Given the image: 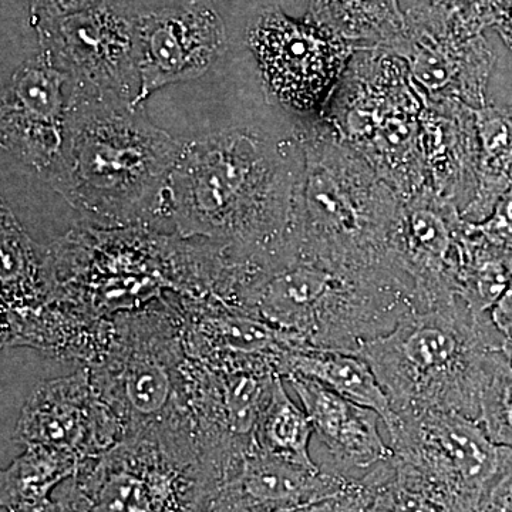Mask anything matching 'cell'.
I'll use <instances>...</instances> for the list:
<instances>
[{
    "label": "cell",
    "mask_w": 512,
    "mask_h": 512,
    "mask_svg": "<svg viewBox=\"0 0 512 512\" xmlns=\"http://www.w3.org/2000/svg\"><path fill=\"white\" fill-rule=\"evenodd\" d=\"M505 340L491 313L457 299L414 309L357 355L372 366L393 413L437 410L477 420L485 365Z\"/></svg>",
    "instance_id": "6"
},
{
    "label": "cell",
    "mask_w": 512,
    "mask_h": 512,
    "mask_svg": "<svg viewBox=\"0 0 512 512\" xmlns=\"http://www.w3.org/2000/svg\"><path fill=\"white\" fill-rule=\"evenodd\" d=\"M239 308L301 348L357 353L417 309L412 282L389 271L276 255L249 279Z\"/></svg>",
    "instance_id": "4"
},
{
    "label": "cell",
    "mask_w": 512,
    "mask_h": 512,
    "mask_svg": "<svg viewBox=\"0 0 512 512\" xmlns=\"http://www.w3.org/2000/svg\"><path fill=\"white\" fill-rule=\"evenodd\" d=\"M89 370L124 439L151 437L201 457L194 410L201 363L188 355L165 299L114 316L109 348Z\"/></svg>",
    "instance_id": "5"
},
{
    "label": "cell",
    "mask_w": 512,
    "mask_h": 512,
    "mask_svg": "<svg viewBox=\"0 0 512 512\" xmlns=\"http://www.w3.org/2000/svg\"><path fill=\"white\" fill-rule=\"evenodd\" d=\"M227 50V30L217 10L192 0L178 8L138 15L136 63L140 90L134 106L170 84L198 79Z\"/></svg>",
    "instance_id": "14"
},
{
    "label": "cell",
    "mask_w": 512,
    "mask_h": 512,
    "mask_svg": "<svg viewBox=\"0 0 512 512\" xmlns=\"http://www.w3.org/2000/svg\"><path fill=\"white\" fill-rule=\"evenodd\" d=\"M476 421L494 443L512 448V360L504 348L488 357Z\"/></svg>",
    "instance_id": "29"
},
{
    "label": "cell",
    "mask_w": 512,
    "mask_h": 512,
    "mask_svg": "<svg viewBox=\"0 0 512 512\" xmlns=\"http://www.w3.org/2000/svg\"><path fill=\"white\" fill-rule=\"evenodd\" d=\"M453 10L454 15L471 33H483L494 28L498 19L510 8L512 0H439Z\"/></svg>",
    "instance_id": "30"
},
{
    "label": "cell",
    "mask_w": 512,
    "mask_h": 512,
    "mask_svg": "<svg viewBox=\"0 0 512 512\" xmlns=\"http://www.w3.org/2000/svg\"><path fill=\"white\" fill-rule=\"evenodd\" d=\"M56 498H57V497H56ZM60 501H62V500H60ZM62 503H63V501H62ZM63 505H64V508H66V511H67V512H73L72 510H69V508H67V505H66V504H64V503H63Z\"/></svg>",
    "instance_id": "35"
},
{
    "label": "cell",
    "mask_w": 512,
    "mask_h": 512,
    "mask_svg": "<svg viewBox=\"0 0 512 512\" xmlns=\"http://www.w3.org/2000/svg\"><path fill=\"white\" fill-rule=\"evenodd\" d=\"M357 512H451L429 484L396 457L359 478Z\"/></svg>",
    "instance_id": "26"
},
{
    "label": "cell",
    "mask_w": 512,
    "mask_h": 512,
    "mask_svg": "<svg viewBox=\"0 0 512 512\" xmlns=\"http://www.w3.org/2000/svg\"><path fill=\"white\" fill-rule=\"evenodd\" d=\"M423 97L419 144L427 185L463 211L477 188L480 141L474 107L454 97Z\"/></svg>",
    "instance_id": "19"
},
{
    "label": "cell",
    "mask_w": 512,
    "mask_h": 512,
    "mask_svg": "<svg viewBox=\"0 0 512 512\" xmlns=\"http://www.w3.org/2000/svg\"><path fill=\"white\" fill-rule=\"evenodd\" d=\"M467 222L457 202L429 185L403 201L397 232V262L416 292L417 309L457 301V276Z\"/></svg>",
    "instance_id": "16"
},
{
    "label": "cell",
    "mask_w": 512,
    "mask_h": 512,
    "mask_svg": "<svg viewBox=\"0 0 512 512\" xmlns=\"http://www.w3.org/2000/svg\"><path fill=\"white\" fill-rule=\"evenodd\" d=\"M63 490L77 512H204L208 500L200 458L150 437L86 461Z\"/></svg>",
    "instance_id": "9"
},
{
    "label": "cell",
    "mask_w": 512,
    "mask_h": 512,
    "mask_svg": "<svg viewBox=\"0 0 512 512\" xmlns=\"http://www.w3.org/2000/svg\"><path fill=\"white\" fill-rule=\"evenodd\" d=\"M322 441L338 466L367 470L393 457L392 447L380 436V414L333 392L308 377H288Z\"/></svg>",
    "instance_id": "20"
},
{
    "label": "cell",
    "mask_w": 512,
    "mask_h": 512,
    "mask_svg": "<svg viewBox=\"0 0 512 512\" xmlns=\"http://www.w3.org/2000/svg\"><path fill=\"white\" fill-rule=\"evenodd\" d=\"M165 301L180 319L188 355L214 372L268 370L279 375L282 353L301 348L292 336L227 303L177 295Z\"/></svg>",
    "instance_id": "17"
},
{
    "label": "cell",
    "mask_w": 512,
    "mask_h": 512,
    "mask_svg": "<svg viewBox=\"0 0 512 512\" xmlns=\"http://www.w3.org/2000/svg\"><path fill=\"white\" fill-rule=\"evenodd\" d=\"M138 15L124 0H97L86 8L35 26L45 53L74 86L136 99Z\"/></svg>",
    "instance_id": "11"
},
{
    "label": "cell",
    "mask_w": 512,
    "mask_h": 512,
    "mask_svg": "<svg viewBox=\"0 0 512 512\" xmlns=\"http://www.w3.org/2000/svg\"><path fill=\"white\" fill-rule=\"evenodd\" d=\"M473 225L491 244L512 255V187L498 201L487 220Z\"/></svg>",
    "instance_id": "31"
},
{
    "label": "cell",
    "mask_w": 512,
    "mask_h": 512,
    "mask_svg": "<svg viewBox=\"0 0 512 512\" xmlns=\"http://www.w3.org/2000/svg\"><path fill=\"white\" fill-rule=\"evenodd\" d=\"M79 467L74 458L59 451L25 447V451L2 471L0 503L5 510H10L52 500L53 491L72 478Z\"/></svg>",
    "instance_id": "27"
},
{
    "label": "cell",
    "mask_w": 512,
    "mask_h": 512,
    "mask_svg": "<svg viewBox=\"0 0 512 512\" xmlns=\"http://www.w3.org/2000/svg\"><path fill=\"white\" fill-rule=\"evenodd\" d=\"M248 46L266 90L286 109H322L357 50L355 45L316 25L266 8L248 29Z\"/></svg>",
    "instance_id": "10"
},
{
    "label": "cell",
    "mask_w": 512,
    "mask_h": 512,
    "mask_svg": "<svg viewBox=\"0 0 512 512\" xmlns=\"http://www.w3.org/2000/svg\"><path fill=\"white\" fill-rule=\"evenodd\" d=\"M512 282V255L491 244L467 222L457 296L471 311L491 313Z\"/></svg>",
    "instance_id": "25"
},
{
    "label": "cell",
    "mask_w": 512,
    "mask_h": 512,
    "mask_svg": "<svg viewBox=\"0 0 512 512\" xmlns=\"http://www.w3.org/2000/svg\"><path fill=\"white\" fill-rule=\"evenodd\" d=\"M490 512H512V477L495 497Z\"/></svg>",
    "instance_id": "34"
},
{
    "label": "cell",
    "mask_w": 512,
    "mask_h": 512,
    "mask_svg": "<svg viewBox=\"0 0 512 512\" xmlns=\"http://www.w3.org/2000/svg\"><path fill=\"white\" fill-rule=\"evenodd\" d=\"M306 18L356 47L390 45L404 29L399 0H309Z\"/></svg>",
    "instance_id": "24"
},
{
    "label": "cell",
    "mask_w": 512,
    "mask_h": 512,
    "mask_svg": "<svg viewBox=\"0 0 512 512\" xmlns=\"http://www.w3.org/2000/svg\"><path fill=\"white\" fill-rule=\"evenodd\" d=\"M284 377H278L271 399L256 429V444L271 456L284 458L306 467H318L312 460V421L286 392Z\"/></svg>",
    "instance_id": "28"
},
{
    "label": "cell",
    "mask_w": 512,
    "mask_h": 512,
    "mask_svg": "<svg viewBox=\"0 0 512 512\" xmlns=\"http://www.w3.org/2000/svg\"><path fill=\"white\" fill-rule=\"evenodd\" d=\"M356 478L306 467L255 446L218 478L204 512H289L345 494Z\"/></svg>",
    "instance_id": "18"
},
{
    "label": "cell",
    "mask_w": 512,
    "mask_h": 512,
    "mask_svg": "<svg viewBox=\"0 0 512 512\" xmlns=\"http://www.w3.org/2000/svg\"><path fill=\"white\" fill-rule=\"evenodd\" d=\"M494 29L503 39L504 45L512 52V5L505 10L504 15L495 23Z\"/></svg>",
    "instance_id": "33"
},
{
    "label": "cell",
    "mask_w": 512,
    "mask_h": 512,
    "mask_svg": "<svg viewBox=\"0 0 512 512\" xmlns=\"http://www.w3.org/2000/svg\"><path fill=\"white\" fill-rule=\"evenodd\" d=\"M474 113L480 141L477 188L461 217L470 224H480L512 187V107L487 103Z\"/></svg>",
    "instance_id": "23"
},
{
    "label": "cell",
    "mask_w": 512,
    "mask_h": 512,
    "mask_svg": "<svg viewBox=\"0 0 512 512\" xmlns=\"http://www.w3.org/2000/svg\"><path fill=\"white\" fill-rule=\"evenodd\" d=\"M302 163L296 137L272 141L245 128L183 143L168 181V217L180 237L268 265L282 247Z\"/></svg>",
    "instance_id": "1"
},
{
    "label": "cell",
    "mask_w": 512,
    "mask_h": 512,
    "mask_svg": "<svg viewBox=\"0 0 512 512\" xmlns=\"http://www.w3.org/2000/svg\"><path fill=\"white\" fill-rule=\"evenodd\" d=\"M94 2L97 0H29L30 25L35 28L37 23L86 8Z\"/></svg>",
    "instance_id": "32"
},
{
    "label": "cell",
    "mask_w": 512,
    "mask_h": 512,
    "mask_svg": "<svg viewBox=\"0 0 512 512\" xmlns=\"http://www.w3.org/2000/svg\"><path fill=\"white\" fill-rule=\"evenodd\" d=\"M295 137L302 171L276 255L409 279L396 255L400 195L322 119L298 128Z\"/></svg>",
    "instance_id": "3"
},
{
    "label": "cell",
    "mask_w": 512,
    "mask_h": 512,
    "mask_svg": "<svg viewBox=\"0 0 512 512\" xmlns=\"http://www.w3.org/2000/svg\"><path fill=\"white\" fill-rule=\"evenodd\" d=\"M383 47L402 57L426 96L454 97L474 109L487 104L497 57L483 33H471L446 3L431 0L407 9L402 35Z\"/></svg>",
    "instance_id": "12"
},
{
    "label": "cell",
    "mask_w": 512,
    "mask_h": 512,
    "mask_svg": "<svg viewBox=\"0 0 512 512\" xmlns=\"http://www.w3.org/2000/svg\"><path fill=\"white\" fill-rule=\"evenodd\" d=\"M279 375L308 377L330 390L380 414L384 426L394 419L389 397L384 393L369 362L357 353L309 348L288 349L279 359Z\"/></svg>",
    "instance_id": "22"
},
{
    "label": "cell",
    "mask_w": 512,
    "mask_h": 512,
    "mask_svg": "<svg viewBox=\"0 0 512 512\" xmlns=\"http://www.w3.org/2000/svg\"><path fill=\"white\" fill-rule=\"evenodd\" d=\"M183 143L120 94L70 84L66 137L50 187L101 228L154 227Z\"/></svg>",
    "instance_id": "2"
},
{
    "label": "cell",
    "mask_w": 512,
    "mask_h": 512,
    "mask_svg": "<svg viewBox=\"0 0 512 512\" xmlns=\"http://www.w3.org/2000/svg\"><path fill=\"white\" fill-rule=\"evenodd\" d=\"M423 93L402 57L357 47L320 117L403 201L427 187L420 153Z\"/></svg>",
    "instance_id": "7"
},
{
    "label": "cell",
    "mask_w": 512,
    "mask_h": 512,
    "mask_svg": "<svg viewBox=\"0 0 512 512\" xmlns=\"http://www.w3.org/2000/svg\"><path fill=\"white\" fill-rule=\"evenodd\" d=\"M393 456L412 468L451 512H490L512 477V448L458 413H394L386 427Z\"/></svg>",
    "instance_id": "8"
},
{
    "label": "cell",
    "mask_w": 512,
    "mask_h": 512,
    "mask_svg": "<svg viewBox=\"0 0 512 512\" xmlns=\"http://www.w3.org/2000/svg\"><path fill=\"white\" fill-rule=\"evenodd\" d=\"M124 439L123 424L94 386L89 367L39 383L16 421L13 440L74 458L82 466Z\"/></svg>",
    "instance_id": "13"
},
{
    "label": "cell",
    "mask_w": 512,
    "mask_h": 512,
    "mask_svg": "<svg viewBox=\"0 0 512 512\" xmlns=\"http://www.w3.org/2000/svg\"><path fill=\"white\" fill-rule=\"evenodd\" d=\"M70 79L39 52L20 64L2 96L3 151L45 175L62 154Z\"/></svg>",
    "instance_id": "15"
},
{
    "label": "cell",
    "mask_w": 512,
    "mask_h": 512,
    "mask_svg": "<svg viewBox=\"0 0 512 512\" xmlns=\"http://www.w3.org/2000/svg\"><path fill=\"white\" fill-rule=\"evenodd\" d=\"M2 325L36 315L60 299L49 248L40 247L5 201L0 211Z\"/></svg>",
    "instance_id": "21"
}]
</instances>
